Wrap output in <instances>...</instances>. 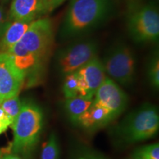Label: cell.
<instances>
[{
	"label": "cell",
	"mask_w": 159,
	"mask_h": 159,
	"mask_svg": "<svg viewBox=\"0 0 159 159\" xmlns=\"http://www.w3.org/2000/svg\"><path fill=\"white\" fill-rule=\"evenodd\" d=\"M94 97L93 102L108 109L114 118L125 110L128 104V97L124 91L108 77H105Z\"/></svg>",
	"instance_id": "obj_10"
},
{
	"label": "cell",
	"mask_w": 159,
	"mask_h": 159,
	"mask_svg": "<svg viewBox=\"0 0 159 159\" xmlns=\"http://www.w3.org/2000/svg\"><path fill=\"white\" fill-rule=\"evenodd\" d=\"M0 119L1 120H4V121H7V122H8L11 123V121H10V119H8V117H7V115L5 113V111L2 110V108L0 107Z\"/></svg>",
	"instance_id": "obj_25"
},
{
	"label": "cell",
	"mask_w": 159,
	"mask_h": 159,
	"mask_svg": "<svg viewBox=\"0 0 159 159\" xmlns=\"http://www.w3.org/2000/svg\"><path fill=\"white\" fill-rule=\"evenodd\" d=\"M105 73L119 84L132 83L136 71V60L130 47L118 44L111 49L103 63Z\"/></svg>",
	"instance_id": "obj_5"
},
{
	"label": "cell",
	"mask_w": 159,
	"mask_h": 159,
	"mask_svg": "<svg viewBox=\"0 0 159 159\" xmlns=\"http://www.w3.org/2000/svg\"><path fill=\"white\" fill-rule=\"evenodd\" d=\"M71 159H108L97 151L87 148H80L75 152Z\"/></svg>",
	"instance_id": "obj_20"
},
{
	"label": "cell",
	"mask_w": 159,
	"mask_h": 159,
	"mask_svg": "<svg viewBox=\"0 0 159 159\" xmlns=\"http://www.w3.org/2000/svg\"><path fill=\"white\" fill-rule=\"evenodd\" d=\"M9 21L8 16L6 14L5 11L3 7H0V39L2 36Z\"/></svg>",
	"instance_id": "obj_22"
},
{
	"label": "cell",
	"mask_w": 159,
	"mask_h": 159,
	"mask_svg": "<svg viewBox=\"0 0 159 159\" xmlns=\"http://www.w3.org/2000/svg\"><path fill=\"white\" fill-rule=\"evenodd\" d=\"M41 14H43L42 0H12L8 19L31 23Z\"/></svg>",
	"instance_id": "obj_11"
},
{
	"label": "cell",
	"mask_w": 159,
	"mask_h": 159,
	"mask_svg": "<svg viewBox=\"0 0 159 159\" xmlns=\"http://www.w3.org/2000/svg\"><path fill=\"white\" fill-rule=\"evenodd\" d=\"M154 1H156V2L157 1V2H158V0H154Z\"/></svg>",
	"instance_id": "obj_28"
},
{
	"label": "cell",
	"mask_w": 159,
	"mask_h": 159,
	"mask_svg": "<svg viewBox=\"0 0 159 159\" xmlns=\"http://www.w3.org/2000/svg\"><path fill=\"white\" fill-rule=\"evenodd\" d=\"M3 159H21V158H20L19 155L13 153V152H4Z\"/></svg>",
	"instance_id": "obj_24"
},
{
	"label": "cell",
	"mask_w": 159,
	"mask_h": 159,
	"mask_svg": "<svg viewBox=\"0 0 159 159\" xmlns=\"http://www.w3.org/2000/svg\"><path fill=\"white\" fill-rule=\"evenodd\" d=\"M25 77V73L16 66L11 55L0 53V102L19 96Z\"/></svg>",
	"instance_id": "obj_8"
},
{
	"label": "cell",
	"mask_w": 159,
	"mask_h": 159,
	"mask_svg": "<svg viewBox=\"0 0 159 159\" xmlns=\"http://www.w3.org/2000/svg\"><path fill=\"white\" fill-rule=\"evenodd\" d=\"M110 0H71L66 15L62 33L74 36L103 21L111 11Z\"/></svg>",
	"instance_id": "obj_2"
},
{
	"label": "cell",
	"mask_w": 159,
	"mask_h": 159,
	"mask_svg": "<svg viewBox=\"0 0 159 159\" xmlns=\"http://www.w3.org/2000/svg\"><path fill=\"white\" fill-rule=\"evenodd\" d=\"M43 124L41 109L35 103L24 102L19 115L11 125L13 130L12 152L26 156L34 150L39 141Z\"/></svg>",
	"instance_id": "obj_1"
},
{
	"label": "cell",
	"mask_w": 159,
	"mask_h": 159,
	"mask_svg": "<svg viewBox=\"0 0 159 159\" xmlns=\"http://www.w3.org/2000/svg\"><path fill=\"white\" fill-rule=\"evenodd\" d=\"M75 73L78 80L79 97L93 99L97 89L106 77L102 61L95 57Z\"/></svg>",
	"instance_id": "obj_9"
},
{
	"label": "cell",
	"mask_w": 159,
	"mask_h": 159,
	"mask_svg": "<svg viewBox=\"0 0 159 159\" xmlns=\"http://www.w3.org/2000/svg\"><path fill=\"white\" fill-rule=\"evenodd\" d=\"M66 0H42L43 14L52 12L53 10L59 7Z\"/></svg>",
	"instance_id": "obj_21"
},
{
	"label": "cell",
	"mask_w": 159,
	"mask_h": 159,
	"mask_svg": "<svg viewBox=\"0 0 159 159\" xmlns=\"http://www.w3.org/2000/svg\"><path fill=\"white\" fill-rule=\"evenodd\" d=\"M21 105L22 103L20 101L19 96L6 99L0 102V107L2 108V110L5 111L6 115L8 117L11 125L19 115L21 108Z\"/></svg>",
	"instance_id": "obj_15"
},
{
	"label": "cell",
	"mask_w": 159,
	"mask_h": 159,
	"mask_svg": "<svg viewBox=\"0 0 159 159\" xmlns=\"http://www.w3.org/2000/svg\"><path fill=\"white\" fill-rule=\"evenodd\" d=\"M114 119V117L108 109L92 102L88 110L79 117L77 124L87 130H96L107 125Z\"/></svg>",
	"instance_id": "obj_12"
},
{
	"label": "cell",
	"mask_w": 159,
	"mask_h": 159,
	"mask_svg": "<svg viewBox=\"0 0 159 159\" xmlns=\"http://www.w3.org/2000/svg\"><path fill=\"white\" fill-rule=\"evenodd\" d=\"M9 126H11V123L7 122V121L1 120L0 119V134L5 132Z\"/></svg>",
	"instance_id": "obj_23"
},
{
	"label": "cell",
	"mask_w": 159,
	"mask_h": 159,
	"mask_svg": "<svg viewBox=\"0 0 159 159\" xmlns=\"http://www.w3.org/2000/svg\"><path fill=\"white\" fill-rule=\"evenodd\" d=\"M148 76L150 78V82L151 85L156 89L159 87V59L157 55L152 57L151 61L150 67H149Z\"/></svg>",
	"instance_id": "obj_19"
},
{
	"label": "cell",
	"mask_w": 159,
	"mask_h": 159,
	"mask_svg": "<svg viewBox=\"0 0 159 159\" xmlns=\"http://www.w3.org/2000/svg\"><path fill=\"white\" fill-rule=\"evenodd\" d=\"M30 23L24 21H9L2 36L0 39V53H6L21 41L28 30Z\"/></svg>",
	"instance_id": "obj_13"
},
{
	"label": "cell",
	"mask_w": 159,
	"mask_h": 159,
	"mask_svg": "<svg viewBox=\"0 0 159 159\" xmlns=\"http://www.w3.org/2000/svg\"><path fill=\"white\" fill-rule=\"evenodd\" d=\"M93 99H88L80 97L66 99L65 103V108L69 119L74 124H77L79 117L85 111L89 109L92 104Z\"/></svg>",
	"instance_id": "obj_14"
},
{
	"label": "cell",
	"mask_w": 159,
	"mask_h": 159,
	"mask_svg": "<svg viewBox=\"0 0 159 159\" xmlns=\"http://www.w3.org/2000/svg\"><path fill=\"white\" fill-rule=\"evenodd\" d=\"M159 126L158 112L150 104H145L123 119L116 130L121 142L130 144L146 140L156 134Z\"/></svg>",
	"instance_id": "obj_3"
},
{
	"label": "cell",
	"mask_w": 159,
	"mask_h": 159,
	"mask_svg": "<svg viewBox=\"0 0 159 159\" xmlns=\"http://www.w3.org/2000/svg\"><path fill=\"white\" fill-rule=\"evenodd\" d=\"M4 152L2 150H0V159H3Z\"/></svg>",
	"instance_id": "obj_26"
},
{
	"label": "cell",
	"mask_w": 159,
	"mask_h": 159,
	"mask_svg": "<svg viewBox=\"0 0 159 159\" xmlns=\"http://www.w3.org/2000/svg\"><path fill=\"white\" fill-rule=\"evenodd\" d=\"M97 44L93 41L75 43L63 49L57 56V64L63 75L75 72L97 57Z\"/></svg>",
	"instance_id": "obj_7"
},
{
	"label": "cell",
	"mask_w": 159,
	"mask_h": 159,
	"mask_svg": "<svg viewBox=\"0 0 159 159\" xmlns=\"http://www.w3.org/2000/svg\"><path fill=\"white\" fill-rule=\"evenodd\" d=\"M134 159H159L158 143L147 145L137 150L134 155Z\"/></svg>",
	"instance_id": "obj_18"
},
{
	"label": "cell",
	"mask_w": 159,
	"mask_h": 159,
	"mask_svg": "<svg viewBox=\"0 0 159 159\" xmlns=\"http://www.w3.org/2000/svg\"><path fill=\"white\" fill-rule=\"evenodd\" d=\"M128 30L136 43L156 42L159 37V12L154 4L138 5L128 16Z\"/></svg>",
	"instance_id": "obj_4"
},
{
	"label": "cell",
	"mask_w": 159,
	"mask_h": 159,
	"mask_svg": "<svg viewBox=\"0 0 159 159\" xmlns=\"http://www.w3.org/2000/svg\"><path fill=\"white\" fill-rule=\"evenodd\" d=\"M53 38L54 33L51 20L43 18L32 21L19 43L27 52L41 61L50 50Z\"/></svg>",
	"instance_id": "obj_6"
},
{
	"label": "cell",
	"mask_w": 159,
	"mask_h": 159,
	"mask_svg": "<svg viewBox=\"0 0 159 159\" xmlns=\"http://www.w3.org/2000/svg\"><path fill=\"white\" fill-rule=\"evenodd\" d=\"M63 92L66 99L79 97V85L76 73L66 75L63 85Z\"/></svg>",
	"instance_id": "obj_16"
},
{
	"label": "cell",
	"mask_w": 159,
	"mask_h": 159,
	"mask_svg": "<svg viewBox=\"0 0 159 159\" xmlns=\"http://www.w3.org/2000/svg\"><path fill=\"white\" fill-rule=\"evenodd\" d=\"M7 0H0V2H7Z\"/></svg>",
	"instance_id": "obj_27"
},
{
	"label": "cell",
	"mask_w": 159,
	"mask_h": 159,
	"mask_svg": "<svg viewBox=\"0 0 159 159\" xmlns=\"http://www.w3.org/2000/svg\"><path fill=\"white\" fill-rule=\"evenodd\" d=\"M59 146L57 137L52 134L47 142L43 145L41 151V159H58Z\"/></svg>",
	"instance_id": "obj_17"
}]
</instances>
